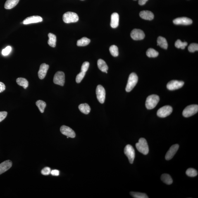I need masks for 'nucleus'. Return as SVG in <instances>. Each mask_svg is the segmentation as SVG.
Wrapping results in <instances>:
<instances>
[{"mask_svg":"<svg viewBox=\"0 0 198 198\" xmlns=\"http://www.w3.org/2000/svg\"><path fill=\"white\" fill-rule=\"evenodd\" d=\"M138 151L144 155H147L149 151V146L147 141L144 138L139 139L138 142L135 144Z\"/></svg>","mask_w":198,"mask_h":198,"instance_id":"f257e3e1","label":"nucleus"},{"mask_svg":"<svg viewBox=\"0 0 198 198\" xmlns=\"http://www.w3.org/2000/svg\"><path fill=\"white\" fill-rule=\"evenodd\" d=\"M159 100V96L156 95L154 94L149 96L146 100V108L148 109H154L157 105Z\"/></svg>","mask_w":198,"mask_h":198,"instance_id":"f03ea898","label":"nucleus"},{"mask_svg":"<svg viewBox=\"0 0 198 198\" xmlns=\"http://www.w3.org/2000/svg\"><path fill=\"white\" fill-rule=\"evenodd\" d=\"M138 81V77L136 74L132 73L129 76L125 90L127 92H130L136 85Z\"/></svg>","mask_w":198,"mask_h":198,"instance_id":"7ed1b4c3","label":"nucleus"},{"mask_svg":"<svg viewBox=\"0 0 198 198\" xmlns=\"http://www.w3.org/2000/svg\"><path fill=\"white\" fill-rule=\"evenodd\" d=\"M79 19L77 14L72 12H67L63 15V21L67 24L77 22Z\"/></svg>","mask_w":198,"mask_h":198,"instance_id":"20e7f679","label":"nucleus"},{"mask_svg":"<svg viewBox=\"0 0 198 198\" xmlns=\"http://www.w3.org/2000/svg\"><path fill=\"white\" fill-rule=\"evenodd\" d=\"M198 111V106L197 105H192L188 106L184 109L182 113L183 116L185 118L193 116Z\"/></svg>","mask_w":198,"mask_h":198,"instance_id":"39448f33","label":"nucleus"},{"mask_svg":"<svg viewBox=\"0 0 198 198\" xmlns=\"http://www.w3.org/2000/svg\"><path fill=\"white\" fill-rule=\"evenodd\" d=\"M124 153L128 157L130 163H133L135 157V151L133 147L130 144H127L124 149Z\"/></svg>","mask_w":198,"mask_h":198,"instance_id":"423d86ee","label":"nucleus"},{"mask_svg":"<svg viewBox=\"0 0 198 198\" xmlns=\"http://www.w3.org/2000/svg\"><path fill=\"white\" fill-rule=\"evenodd\" d=\"M173 112V108L169 105H166L162 107L158 110L157 115L160 118H164L169 116Z\"/></svg>","mask_w":198,"mask_h":198,"instance_id":"0eeeda50","label":"nucleus"},{"mask_svg":"<svg viewBox=\"0 0 198 198\" xmlns=\"http://www.w3.org/2000/svg\"><path fill=\"white\" fill-rule=\"evenodd\" d=\"M96 94L98 101L101 104L104 102L106 92L104 87L101 85H98L96 89Z\"/></svg>","mask_w":198,"mask_h":198,"instance_id":"6e6552de","label":"nucleus"},{"mask_svg":"<svg viewBox=\"0 0 198 198\" xmlns=\"http://www.w3.org/2000/svg\"><path fill=\"white\" fill-rule=\"evenodd\" d=\"M53 82L54 84L62 86H64L65 82L64 73L62 71L57 72L54 76Z\"/></svg>","mask_w":198,"mask_h":198,"instance_id":"1a4fd4ad","label":"nucleus"},{"mask_svg":"<svg viewBox=\"0 0 198 198\" xmlns=\"http://www.w3.org/2000/svg\"><path fill=\"white\" fill-rule=\"evenodd\" d=\"M184 82L181 81L173 80L169 82L167 84V88L170 90H174L183 87Z\"/></svg>","mask_w":198,"mask_h":198,"instance_id":"9d476101","label":"nucleus"},{"mask_svg":"<svg viewBox=\"0 0 198 198\" xmlns=\"http://www.w3.org/2000/svg\"><path fill=\"white\" fill-rule=\"evenodd\" d=\"M131 37L134 40H141L144 38L145 34L142 30L135 29L132 31L131 33Z\"/></svg>","mask_w":198,"mask_h":198,"instance_id":"9b49d317","label":"nucleus"},{"mask_svg":"<svg viewBox=\"0 0 198 198\" xmlns=\"http://www.w3.org/2000/svg\"><path fill=\"white\" fill-rule=\"evenodd\" d=\"M60 130L62 134L67 136V137L71 138H74L76 136L74 131L72 128L66 125H62L60 128Z\"/></svg>","mask_w":198,"mask_h":198,"instance_id":"f8f14e48","label":"nucleus"},{"mask_svg":"<svg viewBox=\"0 0 198 198\" xmlns=\"http://www.w3.org/2000/svg\"><path fill=\"white\" fill-rule=\"evenodd\" d=\"M179 148V145L176 144H174L170 147L169 150L167 152L165 158L167 161H169L172 159L174 156L176 154Z\"/></svg>","mask_w":198,"mask_h":198,"instance_id":"ddd939ff","label":"nucleus"},{"mask_svg":"<svg viewBox=\"0 0 198 198\" xmlns=\"http://www.w3.org/2000/svg\"><path fill=\"white\" fill-rule=\"evenodd\" d=\"M43 21V18L37 15L30 16L25 18L22 22V23L24 25L29 24L38 23Z\"/></svg>","mask_w":198,"mask_h":198,"instance_id":"4468645a","label":"nucleus"},{"mask_svg":"<svg viewBox=\"0 0 198 198\" xmlns=\"http://www.w3.org/2000/svg\"><path fill=\"white\" fill-rule=\"evenodd\" d=\"M192 22L191 19L186 17L177 18L173 20V23L176 25H189Z\"/></svg>","mask_w":198,"mask_h":198,"instance_id":"2eb2a0df","label":"nucleus"},{"mask_svg":"<svg viewBox=\"0 0 198 198\" xmlns=\"http://www.w3.org/2000/svg\"><path fill=\"white\" fill-rule=\"evenodd\" d=\"M49 68V65L45 63H43L41 65L39 70L38 72V75L39 78L43 79L45 77L47 72Z\"/></svg>","mask_w":198,"mask_h":198,"instance_id":"dca6fc26","label":"nucleus"},{"mask_svg":"<svg viewBox=\"0 0 198 198\" xmlns=\"http://www.w3.org/2000/svg\"><path fill=\"white\" fill-rule=\"evenodd\" d=\"M12 166V162L10 160L3 161L0 164V175L7 171Z\"/></svg>","mask_w":198,"mask_h":198,"instance_id":"f3484780","label":"nucleus"},{"mask_svg":"<svg viewBox=\"0 0 198 198\" xmlns=\"http://www.w3.org/2000/svg\"><path fill=\"white\" fill-rule=\"evenodd\" d=\"M139 15L141 18L146 20H151L154 18V14L148 10L141 11L139 13Z\"/></svg>","mask_w":198,"mask_h":198,"instance_id":"a211bd4d","label":"nucleus"},{"mask_svg":"<svg viewBox=\"0 0 198 198\" xmlns=\"http://www.w3.org/2000/svg\"><path fill=\"white\" fill-rule=\"evenodd\" d=\"M119 17L118 14L117 13H113L111 16V27L113 28L118 27L119 24Z\"/></svg>","mask_w":198,"mask_h":198,"instance_id":"6ab92c4d","label":"nucleus"},{"mask_svg":"<svg viewBox=\"0 0 198 198\" xmlns=\"http://www.w3.org/2000/svg\"><path fill=\"white\" fill-rule=\"evenodd\" d=\"M97 65L98 68L102 72H105L106 73H108V67L104 60L101 59L98 60Z\"/></svg>","mask_w":198,"mask_h":198,"instance_id":"aec40b11","label":"nucleus"},{"mask_svg":"<svg viewBox=\"0 0 198 198\" xmlns=\"http://www.w3.org/2000/svg\"><path fill=\"white\" fill-rule=\"evenodd\" d=\"M20 0H7L4 6L6 9H10L16 6Z\"/></svg>","mask_w":198,"mask_h":198,"instance_id":"412c9836","label":"nucleus"},{"mask_svg":"<svg viewBox=\"0 0 198 198\" xmlns=\"http://www.w3.org/2000/svg\"><path fill=\"white\" fill-rule=\"evenodd\" d=\"M157 45L159 46L160 47L163 48L164 49H167L168 48V43L166 38L162 37H158Z\"/></svg>","mask_w":198,"mask_h":198,"instance_id":"4be33fe9","label":"nucleus"},{"mask_svg":"<svg viewBox=\"0 0 198 198\" xmlns=\"http://www.w3.org/2000/svg\"><path fill=\"white\" fill-rule=\"evenodd\" d=\"M48 37L49 39L48 41V44L51 47H55L56 46L57 41L56 36L52 33H49L48 34Z\"/></svg>","mask_w":198,"mask_h":198,"instance_id":"5701e85b","label":"nucleus"},{"mask_svg":"<svg viewBox=\"0 0 198 198\" xmlns=\"http://www.w3.org/2000/svg\"><path fill=\"white\" fill-rule=\"evenodd\" d=\"M79 109L81 112L84 114H88L91 111V108L87 104H83L79 105Z\"/></svg>","mask_w":198,"mask_h":198,"instance_id":"b1692460","label":"nucleus"},{"mask_svg":"<svg viewBox=\"0 0 198 198\" xmlns=\"http://www.w3.org/2000/svg\"><path fill=\"white\" fill-rule=\"evenodd\" d=\"M17 83L18 85L21 86L24 89H26L28 86L29 83L26 79L22 77H19L17 79Z\"/></svg>","mask_w":198,"mask_h":198,"instance_id":"393cba45","label":"nucleus"},{"mask_svg":"<svg viewBox=\"0 0 198 198\" xmlns=\"http://www.w3.org/2000/svg\"><path fill=\"white\" fill-rule=\"evenodd\" d=\"M161 180L164 183L167 185H171L173 182V179L168 174H163L161 176Z\"/></svg>","mask_w":198,"mask_h":198,"instance_id":"a878e982","label":"nucleus"},{"mask_svg":"<svg viewBox=\"0 0 198 198\" xmlns=\"http://www.w3.org/2000/svg\"><path fill=\"white\" fill-rule=\"evenodd\" d=\"M90 42V40L86 37H83L77 41V45L78 46H85Z\"/></svg>","mask_w":198,"mask_h":198,"instance_id":"bb28decb","label":"nucleus"},{"mask_svg":"<svg viewBox=\"0 0 198 198\" xmlns=\"http://www.w3.org/2000/svg\"><path fill=\"white\" fill-rule=\"evenodd\" d=\"M36 104L41 112L44 113L45 108L46 106V102L44 101L39 100L36 102Z\"/></svg>","mask_w":198,"mask_h":198,"instance_id":"cd10ccee","label":"nucleus"},{"mask_svg":"<svg viewBox=\"0 0 198 198\" xmlns=\"http://www.w3.org/2000/svg\"><path fill=\"white\" fill-rule=\"evenodd\" d=\"M146 55L149 57L155 58L158 56V52L154 49L149 48L146 51Z\"/></svg>","mask_w":198,"mask_h":198,"instance_id":"c85d7f7f","label":"nucleus"},{"mask_svg":"<svg viewBox=\"0 0 198 198\" xmlns=\"http://www.w3.org/2000/svg\"><path fill=\"white\" fill-rule=\"evenodd\" d=\"M109 51L112 56L114 57H116L118 56V48L116 45H113L111 46L109 48Z\"/></svg>","mask_w":198,"mask_h":198,"instance_id":"c756f323","label":"nucleus"},{"mask_svg":"<svg viewBox=\"0 0 198 198\" xmlns=\"http://www.w3.org/2000/svg\"><path fill=\"white\" fill-rule=\"evenodd\" d=\"M131 195L135 198H148V197L145 193L139 192H131Z\"/></svg>","mask_w":198,"mask_h":198,"instance_id":"7c9ffc66","label":"nucleus"},{"mask_svg":"<svg viewBox=\"0 0 198 198\" xmlns=\"http://www.w3.org/2000/svg\"><path fill=\"white\" fill-rule=\"evenodd\" d=\"M187 45V42H182L180 39L177 40V41L175 43V46L178 49H184Z\"/></svg>","mask_w":198,"mask_h":198,"instance_id":"2f4dec72","label":"nucleus"},{"mask_svg":"<svg viewBox=\"0 0 198 198\" xmlns=\"http://www.w3.org/2000/svg\"><path fill=\"white\" fill-rule=\"evenodd\" d=\"M186 173L187 176L190 177H195L198 174L197 170L192 168L188 169L186 171Z\"/></svg>","mask_w":198,"mask_h":198,"instance_id":"473e14b6","label":"nucleus"},{"mask_svg":"<svg viewBox=\"0 0 198 198\" xmlns=\"http://www.w3.org/2000/svg\"><path fill=\"white\" fill-rule=\"evenodd\" d=\"M188 50L190 52L194 53L196 51L198 50V44L195 43L190 44L188 47Z\"/></svg>","mask_w":198,"mask_h":198,"instance_id":"72a5a7b5","label":"nucleus"},{"mask_svg":"<svg viewBox=\"0 0 198 198\" xmlns=\"http://www.w3.org/2000/svg\"><path fill=\"white\" fill-rule=\"evenodd\" d=\"M86 73V72L81 71L77 75L76 79V81L77 83H80L82 81L83 79L84 76H85Z\"/></svg>","mask_w":198,"mask_h":198,"instance_id":"f704fd0d","label":"nucleus"},{"mask_svg":"<svg viewBox=\"0 0 198 198\" xmlns=\"http://www.w3.org/2000/svg\"><path fill=\"white\" fill-rule=\"evenodd\" d=\"M11 49H12L11 46H7V47L6 48H5V49H3L2 50V54L3 55V56H8V55L11 52Z\"/></svg>","mask_w":198,"mask_h":198,"instance_id":"c9c22d12","label":"nucleus"},{"mask_svg":"<svg viewBox=\"0 0 198 198\" xmlns=\"http://www.w3.org/2000/svg\"><path fill=\"white\" fill-rule=\"evenodd\" d=\"M89 65V62L87 61L84 62V63H83L82 66L81 71L84 72H86L88 70Z\"/></svg>","mask_w":198,"mask_h":198,"instance_id":"e433bc0d","label":"nucleus"},{"mask_svg":"<svg viewBox=\"0 0 198 198\" xmlns=\"http://www.w3.org/2000/svg\"><path fill=\"white\" fill-rule=\"evenodd\" d=\"M51 172L50 168L49 167H45L42 170V171H41V173L43 175H48L50 174Z\"/></svg>","mask_w":198,"mask_h":198,"instance_id":"4c0bfd02","label":"nucleus"},{"mask_svg":"<svg viewBox=\"0 0 198 198\" xmlns=\"http://www.w3.org/2000/svg\"><path fill=\"white\" fill-rule=\"evenodd\" d=\"M8 112L6 111L0 112V122H2L6 118Z\"/></svg>","mask_w":198,"mask_h":198,"instance_id":"58836bf2","label":"nucleus"},{"mask_svg":"<svg viewBox=\"0 0 198 198\" xmlns=\"http://www.w3.org/2000/svg\"><path fill=\"white\" fill-rule=\"evenodd\" d=\"M50 174L53 176H58L59 175L60 171L58 170H53L51 171Z\"/></svg>","mask_w":198,"mask_h":198,"instance_id":"ea45409f","label":"nucleus"},{"mask_svg":"<svg viewBox=\"0 0 198 198\" xmlns=\"http://www.w3.org/2000/svg\"><path fill=\"white\" fill-rule=\"evenodd\" d=\"M6 86L2 82H0V93L3 92L5 90Z\"/></svg>","mask_w":198,"mask_h":198,"instance_id":"a19ab883","label":"nucleus"},{"mask_svg":"<svg viewBox=\"0 0 198 198\" xmlns=\"http://www.w3.org/2000/svg\"><path fill=\"white\" fill-rule=\"evenodd\" d=\"M148 0H139V4L140 5H143L145 4Z\"/></svg>","mask_w":198,"mask_h":198,"instance_id":"79ce46f5","label":"nucleus"}]
</instances>
